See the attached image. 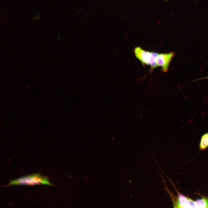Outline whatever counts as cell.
Wrapping results in <instances>:
<instances>
[{
    "mask_svg": "<svg viewBox=\"0 0 208 208\" xmlns=\"http://www.w3.org/2000/svg\"><path fill=\"white\" fill-rule=\"evenodd\" d=\"M174 55V52H172L165 53H159L156 59L157 67H161L162 72H167L171 61Z\"/></svg>",
    "mask_w": 208,
    "mask_h": 208,
    "instance_id": "cell-4",
    "label": "cell"
},
{
    "mask_svg": "<svg viewBox=\"0 0 208 208\" xmlns=\"http://www.w3.org/2000/svg\"><path fill=\"white\" fill-rule=\"evenodd\" d=\"M204 79H208V75L204 77H202L194 80V81H198L200 80H202Z\"/></svg>",
    "mask_w": 208,
    "mask_h": 208,
    "instance_id": "cell-6",
    "label": "cell"
},
{
    "mask_svg": "<svg viewBox=\"0 0 208 208\" xmlns=\"http://www.w3.org/2000/svg\"><path fill=\"white\" fill-rule=\"evenodd\" d=\"M170 181L177 194V196H176L168 189L166 191L171 199L174 207L207 208V200L204 196H202L200 198L193 200L180 193L177 190L172 181L170 180Z\"/></svg>",
    "mask_w": 208,
    "mask_h": 208,
    "instance_id": "cell-1",
    "label": "cell"
},
{
    "mask_svg": "<svg viewBox=\"0 0 208 208\" xmlns=\"http://www.w3.org/2000/svg\"><path fill=\"white\" fill-rule=\"evenodd\" d=\"M168 0H165V1H168Z\"/></svg>",
    "mask_w": 208,
    "mask_h": 208,
    "instance_id": "cell-7",
    "label": "cell"
},
{
    "mask_svg": "<svg viewBox=\"0 0 208 208\" xmlns=\"http://www.w3.org/2000/svg\"><path fill=\"white\" fill-rule=\"evenodd\" d=\"M46 184L51 185L48 178L39 174H32L23 177L10 181L7 186L13 185H34Z\"/></svg>",
    "mask_w": 208,
    "mask_h": 208,
    "instance_id": "cell-2",
    "label": "cell"
},
{
    "mask_svg": "<svg viewBox=\"0 0 208 208\" xmlns=\"http://www.w3.org/2000/svg\"><path fill=\"white\" fill-rule=\"evenodd\" d=\"M199 147L200 151L204 150L208 147V131L201 136Z\"/></svg>",
    "mask_w": 208,
    "mask_h": 208,
    "instance_id": "cell-5",
    "label": "cell"
},
{
    "mask_svg": "<svg viewBox=\"0 0 208 208\" xmlns=\"http://www.w3.org/2000/svg\"><path fill=\"white\" fill-rule=\"evenodd\" d=\"M134 53L143 66H150L151 70L157 67L156 59L159 53L145 50L140 47L134 48Z\"/></svg>",
    "mask_w": 208,
    "mask_h": 208,
    "instance_id": "cell-3",
    "label": "cell"
}]
</instances>
